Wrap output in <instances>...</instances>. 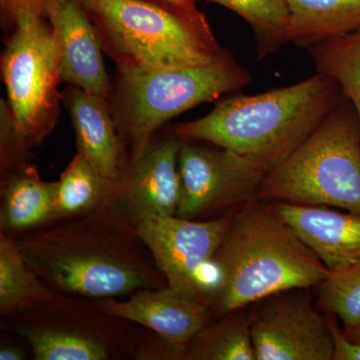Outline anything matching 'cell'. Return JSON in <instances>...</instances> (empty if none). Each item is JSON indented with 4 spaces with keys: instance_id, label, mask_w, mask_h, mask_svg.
I'll list each match as a JSON object with an SVG mask.
<instances>
[{
    "instance_id": "cell-22",
    "label": "cell",
    "mask_w": 360,
    "mask_h": 360,
    "mask_svg": "<svg viewBox=\"0 0 360 360\" xmlns=\"http://www.w3.org/2000/svg\"><path fill=\"white\" fill-rule=\"evenodd\" d=\"M238 14L255 34L258 59L276 54L290 42V11L286 0H205Z\"/></svg>"
},
{
    "instance_id": "cell-13",
    "label": "cell",
    "mask_w": 360,
    "mask_h": 360,
    "mask_svg": "<svg viewBox=\"0 0 360 360\" xmlns=\"http://www.w3.org/2000/svg\"><path fill=\"white\" fill-rule=\"evenodd\" d=\"M94 300L103 311L160 335L174 348L179 359H184L187 345L194 335L212 321L206 303L167 285L136 291L127 300L115 297Z\"/></svg>"
},
{
    "instance_id": "cell-29",
    "label": "cell",
    "mask_w": 360,
    "mask_h": 360,
    "mask_svg": "<svg viewBox=\"0 0 360 360\" xmlns=\"http://www.w3.org/2000/svg\"><path fill=\"white\" fill-rule=\"evenodd\" d=\"M177 1H200V0H177Z\"/></svg>"
},
{
    "instance_id": "cell-2",
    "label": "cell",
    "mask_w": 360,
    "mask_h": 360,
    "mask_svg": "<svg viewBox=\"0 0 360 360\" xmlns=\"http://www.w3.org/2000/svg\"><path fill=\"white\" fill-rule=\"evenodd\" d=\"M343 97L335 79L316 72L290 86L219 99L207 115L177 123L172 134L245 156L267 174L302 146Z\"/></svg>"
},
{
    "instance_id": "cell-15",
    "label": "cell",
    "mask_w": 360,
    "mask_h": 360,
    "mask_svg": "<svg viewBox=\"0 0 360 360\" xmlns=\"http://www.w3.org/2000/svg\"><path fill=\"white\" fill-rule=\"evenodd\" d=\"M271 207L330 272L360 262L359 215L329 206L277 202Z\"/></svg>"
},
{
    "instance_id": "cell-21",
    "label": "cell",
    "mask_w": 360,
    "mask_h": 360,
    "mask_svg": "<svg viewBox=\"0 0 360 360\" xmlns=\"http://www.w3.org/2000/svg\"><path fill=\"white\" fill-rule=\"evenodd\" d=\"M238 310L210 322L198 331L184 352L186 360H257L250 316Z\"/></svg>"
},
{
    "instance_id": "cell-17",
    "label": "cell",
    "mask_w": 360,
    "mask_h": 360,
    "mask_svg": "<svg viewBox=\"0 0 360 360\" xmlns=\"http://www.w3.org/2000/svg\"><path fill=\"white\" fill-rule=\"evenodd\" d=\"M58 188L30 162L1 172L0 234L16 238L53 224Z\"/></svg>"
},
{
    "instance_id": "cell-20",
    "label": "cell",
    "mask_w": 360,
    "mask_h": 360,
    "mask_svg": "<svg viewBox=\"0 0 360 360\" xmlns=\"http://www.w3.org/2000/svg\"><path fill=\"white\" fill-rule=\"evenodd\" d=\"M56 292L32 269L15 239L0 234V315L30 311L56 297Z\"/></svg>"
},
{
    "instance_id": "cell-18",
    "label": "cell",
    "mask_w": 360,
    "mask_h": 360,
    "mask_svg": "<svg viewBox=\"0 0 360 360\" xmlns=\"http://www.w3.org/2000/svg\"><path fill=\"white\" fill-rule=\"evenodd\" d=\"M290 42L304 49L360 30V0H286Z\"/></svg>"
},
{
    "instance_id": "cell-8",
    "label": "cell",
    "mask_w": 360,
    "mask_h": 360,
    "mask_svg": "<svg viewBox=\"0 0 360 360\" xmlns=\"http://www.w3.org/2000/svg\"><path fill=\"white\" fill-rule=\"evenodd\" d=\"M30 343L35 360L134 359V322L103 311L96 300L58 293L30 311L4 317Z\"/></svg>"
},
{
    "instance_id": "cell-25",
    "label": "cell",
    "mask_w": 360,
    "mask_h": 360,
    "mask_svg": "<svg viewBox=\"0 0 360 360\" xmlns=\"http://www.w3.org/2000/svg\"><path fill=\"white\" fill-rule=\"evenodd\" d=\"M329 322L333 345V360H360V341L347 338L333 321Z\"/></svg>"
},
{
    "instance_id": "cell-14",
    "label": "cell",
    "mask_w": 360,
    "mask_h": 360,
    "mask_svg": "<svg viewBox=\"0 0 360 360\" xmlns=\"http://www.w3.org/2000/svg\"><path fill=\"white\" fill-rule=\"evenodd\" d=\"M45 16L58 44L63 82L110 101L103 47L79 0H47Z\"/></svg>"
},
{
    "instance_id": "cell-23",
    "label": "cell",
    "mask_w": 360,
    "mask_h": 360,
    "mask_svg": "<svg viewBox=\"0 0 360 360\" xmlns=\"http://www.w3.org/2000/svg\"><path fill=\"white\" fill-rule=\"evenodd\" d=\"M309 51L316 72L340 84L360 123V30L314 45Z\"/></svg>"
},
{
    "instance_id": "cell-9",
    "label": "cell",
    "mask_w": 360,
    "mask_h": 360,
    "mask_svg": "<svg viewBox=\"0 0 360 360\" xmlns=\"http://www.w3.org/2000/svg\"><path fill=\"white\" fill-rule=\"evenodd\" d=\"M232 212L208 220L156 217L135 224L167 286L206 303L210 286L202 276L231 226Z\"/></svg>"
},
{
    "instance_id": "cell-27",
    "label": "cell",
    "mask_w": 360,
    "mask_h": 360,
    "mask_svg": "<svg viewBox=\"0 0 360 360\" xmlns=\"http://www.w3.org/2000/svg\"><path fill=\"white\" fill-rule=\"evenodd\" d=\"M26 359L25 349L13 345V343H2L0 347V360H23Z\"/></svg>"
},
{
    "instance_id": "cell-1",
    "label": "cell",
    "mask_w": 360,
    "mask_h": 360,
    "mask_svg": "<svg viewBox=\"0 0 360 360\" xmlns=\"http://www.w3.org/2000/svg\"><path fill=\"white\" fill-rule=\"evenodd\" d=\"M13 238L56 292L98 300L167 285L135 225L115 203Z\"/></svg>"
},
{
    "instance_id": "cell-3",
    "label": "cell",
    "mask_w": 360,
    "mask_h": 360,
    "mask_svg": "<svg viewBox=\"0 0 360 360\" xmlns=\"http://www.w3.org/2000/svg\"><path fill=\"white\" fill-rule=\"evenodd\" d=\"M206 297L217 319L272 295L321 285L330 274L271 205L251 202L234 214L213 258Z\"/></svg>"
},
{
    "instance_id": "cell-10",
    "label": "cell",
    "mask_w": 360,
    "mask_h": 360,
    "mask_svg": "<svg viewBox=\"0 0 360 360\" xmlns=\"http://www.w3.org/2000/svg\"><path fill=\"white\" fill-rule=\"evenodd\" d=\"M181 194L176 217L198 220L225 214L255 198L266 172L255 161L227 149L202 148L181 139Z\"/></svg>"
},
{
    "instance_id": "cell-11",
    "label": "cell",
    "mask_w": 360,
    "mask_h": 360,
    "mask_svg": "<svg viewBox=\"0 0 360 360\" xmlns=\"http://www.w3.org/2000/svg\"><path fill=\"white\" fill-rule=\"evenodd\" d=\"M257 360H333L329 322L305 296L274 298L250 316Z\"/></svg>"
},
{
    "instance_id": "cell-12",
    "label": "cell",
    "mask_w": 360,
    "mask_h": 360,
    "mask_svg": "<svg viewBox=\"0 0 360 360\" xmlns=\"http://www.w3.org/2000/svg\"><path fill=\"white\" fill-rule=\"evenodd\" d=\"M179 137L149 142L143 153L130 158L115 205L134 225L156 217H174L179 210L181 180Z\"/></svg>"
},
{
    "instance_id": "cell-4",
    "label": "cell",
    "mask_w": 360,
    "mask_h": 360,
    "mask_svg": "<svg viewBox=\"0 0 360 360\" xmlns=\"http://www.w3.org/2000/svg\"><path fill=\"white\" fill-rule=\"evenodd\" d=\"M120 75L200 68L229 56L195 1L79 0Z\"/></svg>"
},
{
    "instance_id": "cell-5",
    "label": "cell",
    "mask_w": 360,
    "mask_h": 360,
    "mask_svg": "<svg viewBox=\"0 0 360 360\" xmlns=\"http://www.w3.org/2000/svg\"><path fill=\"white\" fill-rule=\"evenodd\" d=\"M255 198L329 206L360 217V123L347 97L265 174Z\"/></svg>"
},
{
    "instance_id": "cell-6",
    "label": "cell",
    "mask_w": 360,
    "mask_h": 360,
    "mask_svg": "<svg viewBox=\"0 0 360 360\" xmlns=\"http://www.w3.org/2000/svg\"><path fill=\"white\" fill-rule=\"evenodd\" d=\"M250 82V71L231 52L210 65L120 75L110 103L129 160L143 153L165 123Z\"/></svg>"
},
{
    "instance_id": "cell-28",
    "label": "cell",
    "mask_w": 360,
    "mask_h": 360,
    "mask_svg": "<svg viewBox=\"0 0 360 360\" xmlns=\"http://www.w3.org/2000/svg\"><path fill=\"white\" fill-rule=\"evenodd\" d=\"M345 335L352 340L360 341V326L352 329H345Z\"/></svg>"
},
{
    "instance_id": "cell-26",
    "label": "cell",
    "mask_w": 360,
    "mask_h": 360,
    "mask_svg": "<svg viewBox=\"0 0 360 360\" xmlns=\"http://www.w3.org/2000/svg\"><path fill=\"white\" fill-rule=\"evenodd\" d=\"M46 1L47 0H0V6L6 20L13 23L18 14L25 11L45 16Z\"/></svg>"
},
{
    "instance_id": "cell-24",
    "label": "cell",
    "mask_w": 360,
    "mask_h": 360,
    "mask_svg": "<svg viewBox=\"0 0 360 360\" xmlns=\"http://www.w3.org/2000/svg\"><path fill=\"white\" fill-rule=\"evenodd\" d=\"M319 304L340 317L345 329L360 326V262L330 272L321 284Z\"/></svg>"
},
{
    "instance_id": "cell-7",
    "label": "cell",
    "mask_w": 360,
    "mask_h": 360,
    "mask_svg": "<svg viewBox=\"0 0 360 360\" xmlns=\"http://www.w3.org/2000/svg\"><path fill=\"white\" fill-rule=\"evenodd\" d=\"M1 56V73L8 108L21 149L32 150L58 123L63 94L60 56L46 16L21 13Z\"/></svg>"
},
{
    "instance_id": "cell-16",
    "label": "cell",
    "mask_w": 360,
    "mask_h": 360,
    "mask_svg": "<svg viewBox=\"0 0 360 360\" xmlns=\"http://www.w3.org/2000/svg\"><path fill=\"white\" fill-rule=\"evenodd\" d=\"M63 103L75 129L77 153L105 179L122 181L129 155L116 129L110 101L70 85L63 92Z\"/></svg>"
},
{
    "instance_id": "cell-19",
    "label": "cell",
    "mask_w": 360,
    "mask_h": 360,
    "mask_svg": "<svg viewBox=\"0 0 360 360\" xmlns=\"http://www.w3.org/2000/svg\"><path fill=\"white\" fill-rule=\"evenodd\" d=\"M58 182L54 222L84 217L115 203L120 186V181L105 179L78 153Z\"/></svg>"
}]
</instances>
